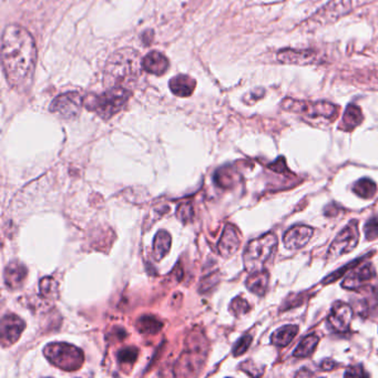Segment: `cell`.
Masks as SVG:
<instances>
[{"label":"cell","mask_w":378,"mask_h":378,"mask_svg":"<svg viewBox=\"0 0 378 378\" xmlns=\"http://www.w3.org/2000/svg\"><path fill=\"white\" fill-rule=\"evenodd\" d=\"M4 72L11 88L28 90L34 78L37 49L30 33L18 25H9L1 40Z\"/></svg>","instance_id":"1"},{"label":"cell","mask_w":378,"mask_h":378,"mask_svg":"<svg viewBox=\"0 0 378 378\" xmlns=\"http://www.w3.org/2000/svg\"><path fill=\"white\" fill-rule=\"evenodd\" d=\"M138 52L122 49L114 52L106 66V80L111 87H122V83L134 80L139 73Z\"/></svg>","instance_id":"2"},{"label":"cell","mask_w":378,"mask_h":378,"mask_svg":"<svg viewBox=\"0 0 378 378\" xmlns=\"http://www.w3.org/2000/svg\"><path fill=\"white\" fill-rule=\"evenodd\" d=\"M131 93L124 87H111L98 95H88L85 105L103 119H110L124 108Z\"/></svg>","instance_id":"3"},{"label":"cell","mask_w":378,"mask_h":378,"mask_svg":"<svg viewBox=\"0 0 378 378\" xmlns=\"http://www.w3.org/2000/svg\"><path fill=\"white\" fill-rule=\"evenodd\" d=\"M278 249V237L273 233L263 235L249 243L243 255L245 268L249 272H260Z\"/></svg>","instance_id":"4"},{"label":"cell","mask_w":378,"mask_h":378,"mask_svg":"<svg viewBox=\"0 0 378 378\" xmlns=\"http://www.w3.org/2000/svg\"><path fill=\"white\" fill-rule=\"evenodd\" d=\"M206 346L204 337L200 334H193L186 352L183 353L175 365V375L196 376L206 360Z\"/></svg>","instance_id":"5"},{"label":"cell","mask_w":378,"mask_h":378,"mask_svg":"<svg viewBox=\"0 0 378 378\" xmlns=\"http://www.w3.org/2000/svg\"><path fill=\"white\" fill-rule=\"evenodd\" d=\"M282 108L309 118H324L327 120H334L340 110L336 105L329 101H305L293 98L284 99L282 101Z\"/></svg>","instance_id":"6"},{"label":"cell","mask_w":378,"mask_h":378,"mask_svg":"<svg viewBox=\"0 0 378 378\" xmlns=\"http://www.w3.org/2000/svg\"><path fill=\"white\" fill-rule=\"evenodd\" d=\"M352 0H329L305 23L307 30L323 28L340 20L352 11Z\"/></svg>","instance_id":"7"},{"label":"cell","mask_w":378,"mask_h":378,"mask_svg":"<svg viewBox=\"0 0 378 378\" xmlns=\"http://www.w3.org/2000/svg\"><path fill=\"white\" fill-rule=\"evenodd\" d=\"M45 356L50 363L64 371H77L83 363V354L79 348L66 343H54L47 346Z\"/></svg>","instance_id":"8"},{"label":"cell","mask_w":378,"mask_h":378,"mask_svg":"<svg viewBox=\"0 0 378 378\" xmlns=\"http://www.w3.org/2000/svg\"><path fill=\"white\" fill-rule=\"evenodd\" d=\"M358 240L360 233H358V221L350 222L348 227L344 228L340 235L335 237L332 245L329 247L327 257L329 260H335L341 255L348 254L355 249Z\"/></svg>","instance_id":"9"},{"label":"cell","mask_w":378,"mask_h":378,"mask_svg":"<svg viewBox=\"0 0 378 378\" xmlns=\"http://www.w3.org/2000/svg\"><path fill=\"white\" fill-rule=\"evenodd\" d=\"M83 101V97L77 91H69L64 95H58L52 101L50 111L54 114H59L62 118H76L81 111Z\"/></svg>","instance_id":"10"},{"label":"cell","mask_w":378,"mask_h":378,"mask_svg":"<svg viewBox=\"0 0 378 378\" xmlns=\"http://www.w3.org/2000/svg\"><path fill=\"white\" fill-rule=\"evenodd\" d=\"M353 319V309L344 302H337L334 304L331 314L329 317V326L334 332L344 334L350 331V321Z\"/></svg>","instance_id":"11"},{"label":"cell","mask_w":378,"mask_h":378,"mask_svg":"<svg viewBox=\"0 0 378 378\" xmlns=\"http://www.w3.org/2000/svg\"><path fill=\"white\" fill-rule=\"evenodd\" d=\"M276 59L283 64L293 66H309L317 61V54L311 49H292L284 48L276 54Z\"/></svg>","instance_id":"12"},{"label":"cell","mask_w":378,"mask_h":378,"mask_svg":"<svg viewBox=\"0 0 378 378\" xmlns=\"http://www.w3.org/2000/svg\"><path fill=\"white\" fill-rule=\"evenodd\" d=\"M25 329V323L13 314H7L1 319V343L4 348L17 342Z\"/></svg>","instance_id":"13"},{"label":"cell","mask_w":378,"mask_h":378,"mask_svg":"<svg viewBox=\"0 0 378 378\" xmlns=\"http://www.w3.org/2000/svg\"><path fill=\"white\" fill-rule=\"evenodd\" d=\"M375 276L373 266L370 263H360L356 265L355 268H352V272L345 278L342 286L352 291H358V288H362L365 282L371 280Z\"/></svg>","instance_id":"14"},{"label":"cell","mask_w":378,"mask_h":378,"mask_svg":"<svg viewBox=\"0 0 378 378\" xmlns=\"http://www.w3.org/2000/svg\"><path fill=\"white\" fill-rule=\"evenodd\" d=\"M314 230L309 227H294L286 232L283 237L284 245L288 250H299L309 243Z\"/></svg>","instance_id":"15"},{"label":"cell","mask_w":378,"mask_h":378,"mask_svg":"<svg viewBox=\"0 0 378 378\" xmlns=\"http://www.w3.org/2000/svg\"><path fill=\"white\" fill-rule=\"evenodd\" d=\"M142 69L151 75H165L169 69V60L159 52H151L142 59Z\"/></svg>","instance_id":"16"},{"label":"cell","mask_w":378,"mask_h":378,"mask_svg":"<svg viewBox=\"0 0 378 378\" xmlns=\"http://www.w3.org/2000/svg\"><path fill=\"white\" fill-rule=\"evenodd\" d=\"M240 247V237L235 227L227 225L224 229L223 235L220 239L219 249L220 254L224 257H230L235 254Z\"/></svg>","instance_id":"17"},{"label":"cell","mask_w":378,"mask_h":378,"mask_svg":"<svg viewBox=\"0 0 378 378\" xmlns=\"http://www.w3.org/2000/svg\"><path fill=\"white\" fill-rule=\"evenodd\" d=\"M196 81L190 76L179 75L170 80V89L181 98L190 97L196 90Z\"/></svg>","instance_id":"18"},{"label":"cell","mask_w":378,"mask_h":378,"mask_svg":"<svg viewBox=\"0 0 378 378\" xmlns=\"http://www.w3.org/2000/svg\"><path fill=\"white\" fill-rule=\"evenodd\" d=\"M27 276V268L19 263L8 264L5 270V283L7 288L15 290L20 288Z\"/></svg>","instance_id":"19"},{"label":"cell","mask_w":378,"mask_h":378,"mask_svg":"<svg viewBox=\"0 0 378 378\" xmlns=\"http://www.w3.org/2000/svg\"><path fill=\"white\" fill-rule=\"evenodd\" d=\"M363 120L364 116L362 109L352 103V105H348L344 114H343L341 129H343L344 131H352L354 129L358 128L363 122Z\"/></svg>","instance_id":"20"},{"label":"cell","mask_w":378,"mask_h":378,"mask_svg":"<svg viewBox=\"0 0 378 378\" xmlns=\"http://www.w3.org/2000/svg\"><path fill=\"white\" fill-rule=\"evenodd\" d=\"M268 280H270V274L266 271L252 273L247 280V288L252 293L263 296L268 290Z\"/></svg>","instance_id":"21"},{"label":"cell","mask_w":378,"mask_h":378,"mask_svg":"<svg viewBox=\"0 0 378 378\" xmlns=\"http://www.w3.org/2000/svg\"><path fill=\"white\" fill-rule=\"evenodd\" d=\"M299 332V326L296 325H286L280 327L271 337L273 344L280 348H285L295 338L296 334Z\"/></svg>","instance_id":"22"},{"label":"cell","mask_w":378,"mask_h":378,"mask_svg":"<svg viewBox=\"0 0 378 378\" xmlns=\"http://www.w3.org/2000/svg\"><path fill=\"white\" fill-rule=\"evenodd\" d=\"M171 247V237L167 231L158 232L153 242V255L157 260H161L167 254Z\"/></svg>","instance_id":"23"},{"label":"cell","mask_w":378,"mask_h":378,"mask_svg":"<svg viewBox=\"0 0 378 378\" xmlns=\"http://www.w3.org/2000/svg\"><path fill=\"white\" fill-rule=\"evenodd\" d=\"M319 342V337L315 334L309 335L305 337L299 346L296 348L295 352L293 355L297 358H309L313 354L315 348H317V344Z\"/></svg>","instance_id":"24"},{"label":"cell","mask_w":378,"mask_h":378,"mask_svg":"<svg viewBox=\"0 0 378 378\" xmlns=\"http://www.w3.org/2000/svg\"><path fill=\"white\" fill-rule=\"evenodd\" d=\"M136 329L142 334H157L163 329V323L155 317H142L136 321Z\"/></svg>","instance_id":"25"},{"label":"cell","mask_w":378,"mask_h":378,"mask_svg":"<svg viewBox=\"0 0 378 378\" xmlns=\"http://www.w3.org/2000/svg\"><path fill=\"white\" fill-rule=\"evenodd\" d=\"M353 191L363 199H371L375 196L377 192V186L371 179L364 178L360 179V181L354 184L353 187Z\"/></svg>","instance_id":"26"},{"label":"cell","mask_w":378,"mask_h":378,"mask_svg":"<svg viewBox=\"0 0 378 378\" xmlns=\"http://www.w3.org/2000/svg\"><path fill=\"white\" fill-rule=\"evenodd\" d=\"M40 293L46 299H54L57 294V283L52 278H42L40 282Z\"/></svg>","instance_id":"27"},{"label":"cell","mask_w":378,"mask_h":378,"mask_svg":"<svg viewBox=\"0 0 378 378\" xmlns=\"http://www.w3.org/2000/svg\"><path fill=\"white\" fill-rule=\"evenodd\" d=\"M138 350L136 348H126L120 350L118 354V362L120 364H134L138 358Z\"/></svg>","instance_id":"28"},{"label":"cell","mask_w":378,"mask_h":378,"mask_svg":"<svg viewBox=\"0 0 378 378\" xmlns=\"http://www.w3.org/2000/svg\"><path fill=\"white\" fill-rule=\"evenodd\" d=\"M251 343H252V336L251 335H245V336L241 337L235 344V348H233V355H243L250 348Z\"/></svg>","instance_id":"29"},{"label":"cell","mask_w":378,"mask_h":378,"mask_svg":"<svg viewBox=\"0 0 378 378\" xmlns=\"http://www.w3.org/2000/svg\"><path fill=\"white\" fill-rule=\"evenodd\" d=\"M231 311L233 312V314L240 317L250 311V305L242 297H237L231 303Z\"/></svg>","instance_id":"30"},{"label":"cell","mask_w":378,"mask_h":378,"mask_svg":"<svg viewBox=\"0 0 378 378\" xmlns=\"http://www.w3.org/2000/svg\"><path fill=\"white\" fill-rule=\"evenodd\" d=\"M365 235L368 241H373L378 237V219L370 220L365 225Z\"/></svg>","instance_id":"31"},{"label":"cell","mask_w":378,"mask_h":378,"mask_svg":"<svg viewBox=\"0 0 378 378\" xmlns=\"http://www.w3.org/2000/svg\"><path fill=\"white\" fill-rule=\"evenodd\" d=\"M268 167H270L271 170L276 171L280 175H288V173H290V170L286 167L285 159L283 157L276 159L274 163L268 165Z\"/></svg>","instance_id":"32"},{"label":"cell","mask_w":378,"mask_h":378,"mask_svg":"<svg viewBox=\"0 0 378 378\" xmlns=\"http://www.w3.org/2000/svg\"><path fill=\"white\" fill-rule=\"evenodd\" d=\"M178 215L179 218H180V220H182L183 222L188 221V220L191 219L193 215L192 208H191V206H189V204H182V206L179 208Z\"/></svg>","instance_id":"33"},{"label":"cell","mask_w":378,"mask_h":378,"mask_svg":"<svg viewBox=\"0 0 378 378\" xmlns=\"http://www.w3.org/2000/svg\"><path fill=\"white\" fill-rule=\"evenodd\" d=\"M344 376H368V374L364 372L363 368L360 367V366H356V367H350V370L344 374Z\"/></svg>","instance_id":"34"},{"label":"cell","mask_w":378,"mask_h":378,"mask_svg":"<svg viewBox=\"0 0 378 378\" xmlns=\"http://www.w3.org/2000/svg\"><path fill=\"white\" fill-rule=\"evenodd\" d=\"M337 363L332 360H324L321 362V371H333L336 367Z\"/></svg>","instance_id":"35"}]
</instances>
